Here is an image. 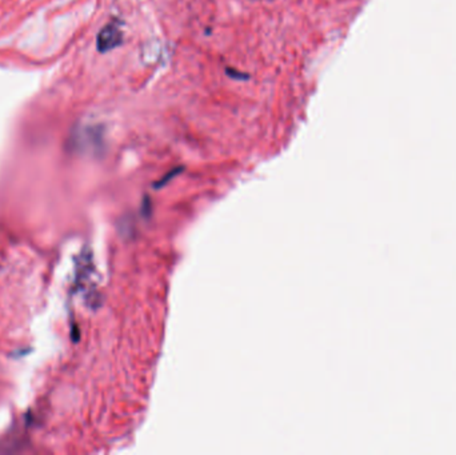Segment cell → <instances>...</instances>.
<instances>
[{
  "mask_svg": "<svg viewBox=\"0 0 456 455\" xmlns=\"http://www.w3.org/2000/svg\"><path fill=\"white\" fill-rule=\"evenodd\" d=\"M182 171H183V167H178V168L171 169V171H169V173L167 174V175H164V177H163L162 179H160V180H159V182H156V183H155V187H156V188L163 187V186H164V184L168 183L169 180L174 179V178H175L176 175H179V174L182 173Z\"/></svg>",
  "mask_w": 456,
  "mask_h": 455,
  "instance_id": "7a4b0ae2",
  "label": "cell"
},
{
  "mask_svg": "<svg viewBox=\"0 0 456 455\" xmlns=\"http://www.w3.org/2000/svg\"><path fill=\"white\" fill-rule=\"evenodd\" d=\"M225 74H227L231 79H236V80H247V79L249 78L247 74L238 72V71L232 70V68H227V70H225Z\"/></svg>",
  "mask_w": 456,
  "mask_h": 455,
  "instance_id": "3957f363",
  "label": "cell"
},
{
  "mask_svg": "<svg viewBox=\"0 0 456 455\" xmlns=\"http://www.w3.org/2000/svg\"><path fill=\"white\" fill-rule=\"evenodd\" d=\"M123 43V31H122V24L120 23H108L104 25L98 34L96 38V46L100 52H108V51L115 50L116 47H119Z\"/></svg>",
  "mask_w": 456,
  "mask_h": 455,
  "instance_id": "6da1fadb",
  "label": "cell"
}]
</instances>
